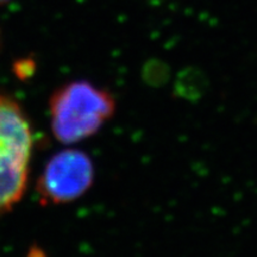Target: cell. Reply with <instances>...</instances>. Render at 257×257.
Wrapping results in <instances>:
<instances>
[{
  "instance_id": "obj_5",
  "label": "cell",
  "mask_w": 257,
  "mask_h": 257,
  "mask_svg": "<svg viewBox=\"0 0 257 257\" xmlns=\"http://www.w3.org/2000/svg\"><path fill=\"white\" fill-rule=\"evenodd\" d=\"M142 76L147 85L161 86L169 78V68L160 61H150L143 67Z\"/></svg>"
},
{
  "instance_id": "obj_3",
  "label": "cell",
  "mask_w": 257,
  "mask_h": 257,
  "mask_svg": "<svg viewBox=\"0 0 257 257\" xmlns=\"http://www.w3.org/2000/svg\"><path fill=\"white\" fill-rule=\"evenodd\" d=\"M94 178V165L88 154L67 149L48 161L38 179L37 193L46 204H68L85 195Z\"/></svg>"
},
{
  "instance_id": "obj_4",
  "label": "cell",
  "mask_w": 257,
  "mask_h": 257,
  "mask_svg": "<svg viewBox=\"0 0 257 257\" xmlns=\"http://www.w3.org/2000/svg\"><path fill=\"white\" fill-rule=\"evenodd\" d=\"M208 88L206 74L197 67H187L176 76L174 95L182 100L197 101L205 95Z\"/></svg>"
},
{
  "instance_id": "obj_6",
  "label": "cell",
  "mask_w": 257,
  "mask_h": 257,
  "mask_svg": "<svg viewBox=\"0 0 257 257\" xmlns=\"http://www.w3.org/2000/svg\"><path fill=\"white\" fill-rule=\"evenodd\" d=\"M30 257H43V256L40 255V253H38V252H36V253H35V255H32V253H31Z\"/></svg>"
},
{
  "instance_id": "obj_7",
  "label": "cell",
  "mask_w": 257,
  "mask_h": 257,
  "mask_svg": "<svg viewBox=\"0 0 257 257\" xmlns=\"http://www.w3.org/2000/svg\"><path fill=\"white\" fill-rule=\"evenodd\" d=\"M8 2H10V0H0V5L5 4V3H8Z\"/></svg>"
},
{
  "instance_id": "obj_1",
  "label": "cell",
  "mask_w": 257,
  "mask_h": 257,
  "mask_svg": "<svg viewBox=\"0 0 257 257\" xmlns=\"http://www.w3.org/2000/svg\"><path fill=\"white\" fill-rule=\"evenodd\" d=\"M117 110L114 95L87 80L56 89L49 100L51 130L60 142L73 144L94 136Z\"/></svg>"
},
{
  "instance_id": "obj_2",
  "label": "cell",
  "mask_w": 257,
  "mask_h": 257,
  "mask_svg": "<svg viewBox=\"0 0 257 257\" xmlns=\"http://www.w3.org/2000/svg\"><path fill=\"white\" fill-rule=\"evenodd\" d=\"M32 131L15 99L0 95V216L15 206L27 188Z\"/></svg>"
}]
</instances>
